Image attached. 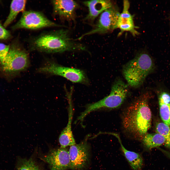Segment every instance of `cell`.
<instances>
[{
  "label": "cell",
  "mask_w": 170,
  "mask_h": 170,
  "mask_svg": "<svg viewBox=\"0 0 170 170\" xmlns=\"http://www.w3.org/2000/svg\"><path fill=\"white\" fill-rule=\"evenodd\" d=\"M147 92L140 95L127 107L123 114L122 122L125 131L140 141L151 127V112Z\"/></svg>",
  "instance_id": "cell-1"
},
{
  "label": "cell",
  "mask_w": 170,
  "mask_h": 170,
  "mask_svg": "<svg viewBox=\"0 0 170 170\" xmlns=\"http://www.w3.org/2000/svg\"><path fill=\"white\" fill-rule=\"evenodd\" d=\"M68 30L61 29L46 32L32 39V49L47 53H61L66 51H85V47L75 41Z\"/></svg>",
  "instance_id": "cell-2"
},
{
  "label": "cell",
  "mask_w": 170,
  "mask_h": 170,
  "mask_svg": "<svg viewBox=\"0 0 170 170\" xmlns=\"http://www.w3.org/2000/svg\"><path fill=\"white\" fill-rule=\"evenodd\" d=\"M154 67L150 56L146 53H141L124 65L122 72L128 85L136 88L142 85Z\"/></svg>",
  "instance_id": "cell-3"
},
{
  "label": "cell",
  "mask_w": 170,
  "mask_h": 170,
  "mask_svg": "<svg viewBox=\"0 0 170 170\" xmlns=\"http://www.w3.org/2000/svg\"><path fill=\"white\" fill-rule=\"evenodd\" d=\"M128 86L120 78L116 79L112 85L110 94L98 102L87 104L85 110L77 117L78 120L82 122L90 113L100 109H114L119 107L127 97Z\"/></svg>",
  "instance_id": "cell-4"
},
{
  "label": "cell",
  "mask_w": 170,
  "mask_h": 170,
  "mask_svg": "<svg viewBox=\"0 0 170 170\" xmlns=\"http://www.w3.org/2000/svg\"><path fill=\"white\" fill-rule=\"evenodd\" d=\"M29 64L28 53L19 42L15 41L10 45L7 54L0 63V70L4 76L9 77L26 70Z\"/></svg>",
  "instance_id": "cell-5"
},
{
  "label": "cell",
  "mask_w": 170,
  "mask_h": 170,
  "mask_svg": "<svg viewBox=\"0 0 170 170\" xmlns=\"http://www.w3.org/2000/svg\"><path fill=\"white\" fill-rule=\"evenodd\" d=\"M120 14L117 6L113 4L100 14L98 21L92 30L82 34L76 40H81L86 35L106 33L117 28Z\"/></svg>",
  "instance_id": "cell-6"
},
{
  "label": "cell",
  "mask_w": 170,
  "mask_h": 170,
  "mask_svg": "<svg viewBox=\"0 0 170 170\" xmlns=\"http://www.w3.org/2000/svg\"><path fill=\"white\" fill-rule=\"evenodd\" d=\"M53 27L64 26L51 21L40 12L30 10L23 12L20 19L12 29L14 30L21 29L34 30Z\"/></svg>",
  "instance_id": "cell-7"
},
{
  "label": "cell",
  "mask_w": 170,
  "mask_h": 170,
  "mask_svg": "<svg viewBox=\"0 0 170 170\" xmlns=\"http://www.w3.org/2000/svg\"><path fill=\"white\" fill-rule=\"evenodd\" d=\"M41 73L60 76L72 82L87 84L88 80L84 72L78 69L65 67L49 61L38 69Z\"/></svg>",
  "instance_id": "cell-8"
},
{
  "label": "cell",
  "mask_w": 170,
  "mask_h": 170,
  "mask_svg": "<svg viewBox=\"0 0 170 170\" xmlns=\"http://www.w3.org/2000/svg\"><path fill=\"white\" fill-rule=\"evenodd\" d=\"M87 136L79 143L70 146L68 150L70 162V169L85 170L88 166L90 157V147Z\"/></svg>",
  "instance_id": "cell-9"
},
{
  "label": "cell",
  "mask_w": 170,
  "mask_h": 170,
  "mask_svg": "<svg viewBox=\"0 0 170 170\" xmlns=\"http://www.w3.org/2000/svg\"><path fill=\"white\" fill-rule=\"evenodd\" d=\"M40 158L49 164L50 170H66L70 168L68 150L66 148L50 149Z\"/></svg>",
  "instance_id": "cell-10"
},
{
  "label": "cell",
  "mask_w": 170,
  "mask_h": 170,
  "mask_svg": "<svg viewBox=\"0 0 170 170\" xmlns=\"http://www.w3.org/2000/svg\"><path fill=\"white\" fill-rule=\"evenodd\" d=\"M54 13L69 21H75L76 11L79 6L75 1L70 0H56L51 1Z\"/></svg>",
  "instance_id": "cell-11"
},
{
  "label": "cell",
  "mask_w": 170,
  "mask_h": 170,
  "mask_svg": "<svg viewBox=\"0 0 170 170\" xmlns=\"http://www.w3.org/2000/svg\"><path fill=\"white\" fill-rule=\"evenodd\" d=\"M123 2V10L120 13L117 24V28L120 30L119 35L125 31H129L134 36L138 35L139 33L135 29L136 27L134 23L133 17L129 11V2L128 0H124Z\"/></svg>",
  "instance_id": "cell-12"
},
{
  "label": "cell",
  "mask_w": 170,
  "mask_h": 170,
  "mask_svg": "<svg viewBox=\"0 0 170 170\" xmlns=\"http://www.w3.org/2000/svg\"><path fill=\"white\" fill-rule=\"evenodd\" d=\"M83 2L88 9V13L84 20L91 22H93L99 15L113 4L110 0H90Z\"/></svg>",
  "instance_id": "cell-13"
},
{
  "label": "cell",
  "mask_w": 170,
  "mask_h": 170,
  "mask_svg": "<svg viewBox=\"0 0 170 170\" xmlns=\"http://www.w3.org/2000/svg\"><path fill=\"white\" fill-rule=\"evenodd\" d=\"M69 107L68 121L66 127L61 132L59 137L60 148H65L75 144L76 143L72 133L71 124L73 117V109L71 98L68 96Z\"/></svg>",
  "instance_id": "cell-14"
},
{
  "label": "cell",
  "mask_w": 170,
  "mask_h": 170,
  "mask_svg": "<svg viewBox=\"0 0 170 170\" xmlns=\"http://www.w3.org/2000/svg\"><path fill=\"white\" fill-rule=\"evenodd\" d=\"M140 141L146 151L149 152L153 149L159 147L165 143L164 137L157 133H147L142 138Z\"/></svg>",
  "instance_id": "cell-15"
},
{
  "label": "cell",
  "mask_w": 170,
  "mask_h": 170,
  "mask_svg": "<svg viewBox=\"0 0 170 170\" xmlns=\"http://www.w3.org/2000/svg\"><path fill=\"white\" fill-rule=\"evenodd\" d=\"M160 114L163 123L170 126V94L163 91L159 97Z\"/></svg>",
  "instance_id": "cell-16"
},
{
  "label": "cell",
  "mask_w": 170,
  "mask_h": 170,
  "mask_svg": "<svg viewBox=\"0 0 170 170\" xmlns=\"http://www.w3.org/2000/svg\"><path fill=\"white\" fill-rule=\"evenodd\" d=\"M121 150L131 168L134 170H141L144 165V160L140 153L128 150L119 141Z\"/></svg>",
  "instance_id": "cell-17"
},
{
  "label": "cell",
  "mask_w": 170,
  "mask_h": 170,
  "mask_svg": "<svg viewBox=\"0 0 170 170\" xmlns=\"http://www.w3.org/2000/svg\"><path fill=\"white\" fill-rule=\"evenodd\" d=\"M26 0H13L11 3L9 14L4 24V26L6 27L15 19L20 12L24 11Z\"/></svg>",
  "instance_id": "cell-18"
},
{
  "label": "cell",
  "mask_w": 170,
  "mask_h": 170,
  "mask_svg": "<svg viewBox=\"0 0 170 170\" xmlns=\"http://www.w3.org/2000/svg\"><path fill=\"white\" fill-rule=\"evenodd\" d=\"M16 168L17 170H42L36 162L32 159L18 157Z\"/></svg>",
  "instance_id": "cell-19"
},
{
  "label": "cell",
  "mask_w": 170,
  "mask_h": 170,
  "mask_svg": "<svg viewBox=\"0 0 170 170\" xmlns=\"http://www.w3.org/2000/svg\"><path fill=\"white\" fill-rule=\"evenodd\" d=\"M157 133L162 135L165 140V146L170 150V127L164 123H158L156 126Z\"/></svg>",
  "instance_id": "cell-20"
},
{
  "label": "cell",
  "mask_w": 170,
  "mask_h": 170,
  "mask_svg": "<svg viewBox=\"0 0 170 170\" xmlns=\"http://www.w3.org/2000/svg\"><path fill=\"white\" fill-rule=\"evenodd\" d=\"M10 45L0 43V63H2L7 54Z\"/></svg>",
  "instance_id": "cell-21"
},
{
  "label": "cell",
  "mask_w": 170,
  "mask_h": 170,
  "mask_svg": "<svg viewBox=\"0 0 170 170\" xmlns=\"http://www.w3.org/2000/svg\"><path fill=\"white\" fill-rule=\"evenodd\" d=\"M11 36L10 32L2 26L0 21V39H7Z\"/></svg>",
  "instance_id": "cell-22"
}]
</instances>
